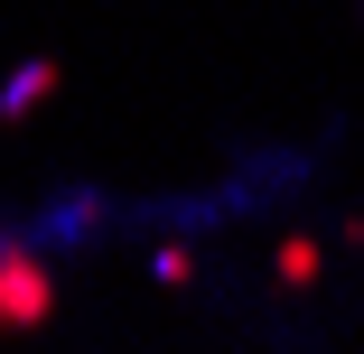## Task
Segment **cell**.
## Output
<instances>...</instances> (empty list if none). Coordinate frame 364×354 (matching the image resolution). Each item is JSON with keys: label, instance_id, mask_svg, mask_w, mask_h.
Wrapping results in <instances>:
<instances>
[{"label": "cell", "instance_id": "obj_1", "mask_svg": "<svg viewBox=\"0 0 364 354\" xmlns=\"http://www.w3.org/2000/svg\"><path fill=\"white\" fill-rule=\"evenodd\" d=\"M56 317V261L38 233H0V336H38Z\"/></svg>", "mask_w": 364, "mask_h": 354}, {"label": "cell", "instance_id": "obj_2", "mask_svg": "<svg viewBox=\"0 0 364 354\" xmlns=\"http://www.w3.org/2000/svg\"><path fill=\"white\" fill-rule=\"evenodd\" d=\"M56 84H65V56H28V65H10V75H0V121H28Z\"/></svg>", "mask_w": 364, "mask_h": 354}, {"label": "cell", "instance_id": "obj_3", "mask_svg": "<svg viewBox=\"0 0 364 354\" xmlns=\"http://www.w3.org/2000/svg\"><path fill=\"white\" fill-rule=\"evenodd\" d=\"M271 270H280V289H318V270H327V243H318V233H289V243L271 252Z\"/></svg>", "mask_w": 364, "mask_h": 354}, {"label": "cell", "instance_id": "obj_4", "mask_svg": "<svg viewBox=\"0 0 364 354\" xmlns=\"http://www.w3.org/2000/svg\"><path fill=\"white\" fill-rule=\"evenodd\" d=\"M150 270H159V289H187V280H196V243H159Z\"/></svg>", "mask_w": 364, "mask_h": 354}]
</instances>
